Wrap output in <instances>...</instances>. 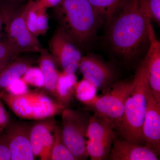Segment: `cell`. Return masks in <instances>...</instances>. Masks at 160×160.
Masks as SVG:
<instances>
[{
    "mask_svg": "<svg viewBox=\"0 0 160 160\" xmlns=\"http://www.w3.org/2000/svg\"><path fill=\"white\" fill-rule=\"evenodd\" d=\"M158 155L147 144L146 146L138 145L115 138L108 159L158 160Z\"/></svg>",
    "mask_w": 160,
    "mask_h": 160,
    "instance_id": "14",
    "label": "cell"
},
{
    "mask_svg": "<svg viewBox=\"0 0 160 160\" xmlns=\"http://www.w3.org/2000/svg\"><path fill=\"white\" fill-rule=\"evenodd\" d=\"M1 1H9V2H15L25 3L27 2L30 0H1Z\"/></svg>",
    "mask_w": 160,
    "mask_h": 160,
    "instance_id": "31",
    "label": "cell"
},
{
    "mask_svg": "<svg viewBox=\"0 0 160 160\" xmlns=\"http://www.w3.org/2000/svg\"><path fill=\"white\" fill-rule=\"evenodd\" d=\"M9 123V113L5 108L3 102L0 99V136L4 132Z\"/></svg>",
    "mask_w": 160,
    "mask_h": 160,
    "instance_id": "28",
    "label": "cell"
},
{
    "mask_svg": "<svg viewBox=\"0 0 160 160\" xmlns=\"http://www.w3.org/2000/svg\"><path fill=\"white\" fill-rule=\"evenodd\" d=\"M49 160H76L63 142L61 129L57 126H56L53 131V144Z\"/></svg>",
    "mask_w": 160,
    "mask_h": 160,
    "instance_id": "21",
    "label": "cell"
},
{
    "mask_svg": "<svg viewBox=\"0 0 160 160\" xmlns=\"http://www.w3.org/2000/svg\"><path fill=\"white\" fill-rule=\"evenodd\" d=\"M78 69L83 78L89 81L98 89L105 90L113 84L116 79L115 72L112 67L92 56L82 57Z\"/></svg>",
    "mask_w": 160,
    "mask_h": 160,
    "instance_id": "11",
    "label": "cell"
},
{
    "mask_svg": "<svg viewBox=\"0 0 160 160\" xmlns=\"http://www.w3.org/2000/svg\"><path fill=\"white\" fill-rule=\"evenodd\" d=\"M46 9L54 8L59 5L62 0H35Z\"/></svg>",
    "mask_w": 160,
    "mask_h": 160,
    "instance_id": "30",
    "label": "cell"
},
{
    "mask_svg": "<svg viewBox=\"0 0 160 160\" xmlns=\"http://www.w3.org/2000/svg\"><path fill=\"white\" fill-rule=\"evenodd\" d=\"M11 160V155L7 143L2 136H0V160Z\"/></svg>",
    "mask_w": 160,
    "mask_h": 160,
    "instance_id": "29",
    "label": "cell"
},
{
    "mask_svg": "<svg viewBox=\"0 0 160 160\" xmlns=\"http://www.w3.org/2000/svg\"><path fill=\"white\" fill-rule=\"evenodd\" d=\"M39 59V68L45 80L44 88L54 98L55 90L58 77L57 64L50 52L42 48ZM54 99V98H53Z\"/></svg>",
    "mask_w": 160,
    "mask_h": 160,
    "instance_id": "18",
    "label": "cell"
},
{
    "mask_svg": "<svg viewBox=\"0 0 160 160\" xmlns=\"http://www.w3.org/2000/svg\"><path fill=\"white\" fill-rule=\"evenodd\" d=\"M77 82V77L75 73L59 71L54 99L66 107L72 99Z\"/></svg>",
    "mask_w": 160,
    "mask_h": 160,
    "instance_id": "19",
    "label": "cell"
},
{
    "mask_svg": "<svg viewBox=\"0 0 160 160\" xmlns=\"http://www.w3.org/2000/svg\"><path fill=\"white\" fill-rule=\"evenodd\" d=\"M98 90L94 85L83 78L76 84L74 94L80 102L87 106L98 96Z\"/></svg>",
    "mask_w": 160,
    "mask_h": 160,
    "instance_id": "22",
    "label": "cell"
},
{
    "mask_svg": "<svg viewBox=\"0 0 160 160\" xmlns=\"http://www.w3.org/2000/svg\"><path fill=\"white\" fill-rule=\"evenodd\" d=\"M31 124L9 123L2 134L9 148L12 160H33L35 156L30 141Z\"/></svg>",
    "mask_w": 160,
    "mask_h": 160,
    "instance_id": "10",
    "label": "cell"
},
{
    "mask_svg": "<svg viewBox=\"0 0 160 160\" xmlns=\"http://www.w3.org/2000/svg\"><path fill=\"white\" fill-rule=\"evenodd\" d=\"M4 90L11 94L18 95L25 94L29 89L28 84L21 78L15 80Z\"/></svg>",
    "mask_w": 160,
    "mask_h": 160,
    "instance_id": "26",
    "label": "cell"
},
{
    "mask_svg": "<svg viewBox=\"0 0 160 160\" xmlns=\"http://www.w3.org/2000/svg\"><path fill=\"white\" fill-rule=\"evenodd\" d=\"M62 113L60 129L63 142L76 159H86L89 157L86 150V133L90 116L69 108H65Z\"/></svg>",
    "mask_w": 160,
    "mask_h": 160,
    "instance_id": "6",
    "label": "cell"
},
{
    "mask_svg": "<svg viewBox=\"0 0 160 160\" xmlns=\"http://www.w3.org/2000/svg\"><path fill=\"white\" fill-rule=\"evenodd\" d=\"M151 20L147 0H128L108 23L112 51L126 60L137 56L155 34Z\"/></svg>",
    "mask_w": 160,
    "mask_h": 160,
    "instance_id": "1",
    "label": "cell"
},
{
    "mask_svg": "<svg viewBox=\"0 0 160 160\" xmlns=\"http://www.w3.org/2000/svg\"><path fill=\"white\" fill-rule=\"evenodd\" d=\"M22 78L28 85L40 89L44 87L45 80L39 67L30 66Z\"/></svg>",
    "mask_w": 160,
    "mask_h": 160,
    "instance_id": "24",
    "label": "cell"
},
{
    "mask_svg": "<svg viewBox=\"0 0 160 160\" xmlns=\"http://www.w3.org/2000/svg\"><path fill=\"white\" fill-rule=\"evenodd\" d=\"M101 20L109 23L113 16L128 0H88Z\"/></svg>",
    "mask_w": 160,
    "mask_h": 160,
    "instance_id": "20",
    "label": "cell"
},
{
    "mask_svg": "<svg viewBox=\"0 0 160 160\" xmlns=\"http://www.w3.org/2000/svg\"><path fill=\"white\" fill-rule=\"evenodd\" d=\"M142 132L143 139L158 154L160 151V103L152 95L149 88L147 93V106Z\"/></svg>",
    "mask_w": 160,
    "mask_h": 160,
    "instance_id": "13",
    "label": "cell"
},
{
    "mask_svg": "<svg viewBox=\"0 0 160 160\" xmlns=\"http://www.w3.org/2000/svg\"><path fill=\"white\" fill-rule=\"evenodd\" d=\"M133 82V88L126 100L124 114L115 129L122 139L143 145L145 142L142 128L147 109V93L150 88L145 60L139 66Z\"/></svg>",
    "mask_w": 160,
    "mask_h": 160,
    "instance_id": "2",
    "label": "cell"
},
{
    "mask_svg": "<svg viewBox=\"0 0 160 160\" xmlns=\"http://www.w3.org/2000/svg\"><path fill=\"white\" fill-rule=\"evenodd\" d=\"M25 3L0 0V31L4 26Z\"/></svg>",
    "mask_w": 160,
    "mask_h": 160,
    "instance_id": "23",
    "label": "cell"
},
{
    "mask_svg": "<svg viewBox=\"0 0 160 160\" xmlns=\"http://www.w3.org/2000/svg\"><path fill=\"white\" fill-rule=\"evenodd\" d=\"M144 60L149 88L157 102L160 103V43L155 35L150 38L149 49Z\"/></svg>",
    "mask_w": 160,
    "mask_h": 160,
    "instance_id": "15",
    "label": "cell"
},
{
    "mask_svg": "<svg viewBox=\"0 0 160 160\" xmlns=\"http://www.w3.org/2000/svg\"><path fill=\"white\" fill-rule=\"evenodd\" d=\"M32 61L27 58H15L0 70V90H4L15 80L23 76L31 66Z\"/></svg>",
    "mask_w": 160,
    "mask_h": 160,
    "instance_id": "17",
    "label": "cell"
},
{
    "mask_svg": "<svg viewBox=\"0 0 160 160\" xmlns=\"http://www.w3.org/2000/svg\"><path fill=\"white\" fill-rule=\"evenodd\" d=\"M18 54L7 40L0 42V70Z\"/></svg>",
    "mask_w": 160,
    "mask_h": 160,
    "instance_id": "25",
    "label": "cell"
},
{
    "mask_svg": "<svg viewBox=\"0 0 160 160\" xmlns=\"http://www.w3.org/2000/svg\"><path fill=\"white\" fill-rule=\"evenodd\" d=\"M0 99L15 114L25 120L41 121L62 113L66 107L42 92L28 91L16 95L0 90Z\"/></svg>",
    "mask_w": 160,
    "mask_h": 160,
    "instance_id": "4",
    "label": "cell"
},
{
    "mask_svg": "<svg viewBox=\"0 0 160 160\" xmlns=\"http://www.w3.org/2000/svg\"><path fill=\"white\" fill-rule=\"evenodd\" d=\"M54 8L60 27L76 44L83 46L94 36L101 20L88 0H62Z\"/></svg>",
    "mask_w": 160,
    "mask_h": 160,
    "instance_id": "3",
    "label": "cell"
},
{
    "mask_svg": "<svg viewBox=\"0 0 160 160\" xmlns=\"http://www.w3.org/2000/svg\"><path fill=\"white\" fill-rule=\"evenodd\" d=\"M57 126L52 118L41 120L32 126L30 141L35 157L42 160L50 159L53 142V131Z\"/></svg>",
    "mask_w": 160,
    "mask_h": 160,
    "instance_id": "12",
    "label": "cell"
},
{
    "mask_svg": "<svg viewBox=\"0 0 160 160\" xmlns=\"http://www.w3.org/2000/svg\"><path fill=\"white\" fill-rule=\"evenodd\" d=\"M76 43L61 27L53 33L49 42V52L62 71L75 73L82 55Z\"/></svg>",
    "mask_w": 160,
    "mask_h": 160,
    "instance_id": "9",
    "label": "cell"
},
{
    "mask_svg": "<svg viewBox=\"0 0 160 160\" xmlns=\"http://www.w3.org/2000/svg\"><path fill=\"white\" fill-rule=\"evenodd\" d=\"M26 3L5 25L7 40L18 54L21 52H39L42 49L37 37L29 30L26 25Z\"/></svg>",
    "mask_w": 160,
    "mask_h": 160,
    "instance_id": "8",
    "label": "cell"
},
{
    "mask_svg": "<svg viewBox=\"0 0 160 160\" xmlns=\"http://www.w3.org/2000/svg\"><path fill=\"white\" fill-rule=\"evenodd\" d=\"M26 21L29 30L36 37L44 35L49 29L47 9L35 0L26 3Z\"/></svg>",
    "mask_w": 160,
    "mask_h": 160,
    "instance_id": "16",
    "label": "cell"
},
{
    "mask_svg": "<svg viewBox=\"0 0 160 160\" xmlns=\"http://www.w3.org/2000/svg\"><path fill=\"white\" fill-rule=\"evenodd\" d=\"M134 86L133 81H124L112 84L104 94L98 96L87 106L94 115L109 121L116 126L122 117L125 103Z\"/></svg>",
    "mask_w": 160,
    "mask_h": 160,
    "instance_id": "5",
    "label": "cell"
},
{
    "mask_svg": "<svg viewBox=\"0 0 160 160\" xmlns=\"http://www.w3.org/2000/svg\"><path fill=\"white\" fill-rule=\"evenodd\" d=\"M113 124L94 114L86 133V150L91 160L108 159L115 137Z\"/></svg>",
    "mask_w": 160,
    "mask_h": 160,
    "instance_id": "7",
    "label": "cell"
},
{
    "mask_svg": "<svg viewBox=\"0 0 160 160\" xmlns=\"http://www.w3.org/2000/svg\"><path fill=\"white\" fill-rule=\"evenodd\" d=\"M147 8L151 19L160 22V0H147Z\"/></svg>",
    "mask_w": 160,
    "mask_h": 160,
    "instance_id": "27",
    "label": "cell"
}]
</instances>
